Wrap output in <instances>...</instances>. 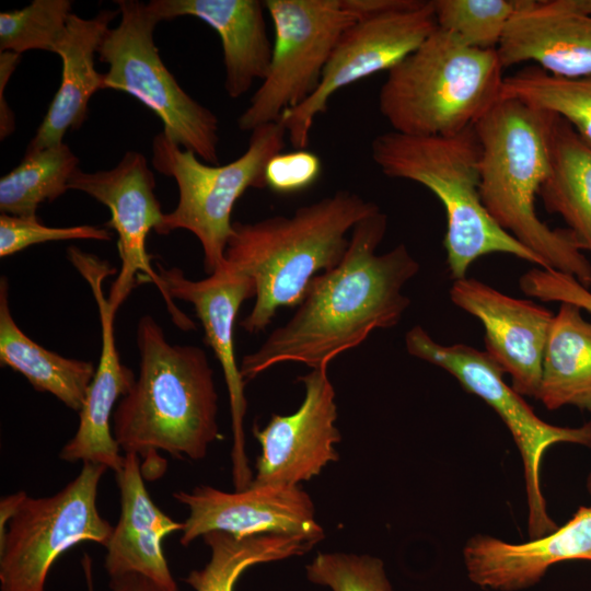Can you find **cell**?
I'll return each instance as SVG.
<instances>
[{
    "instance_id": "cell-1",
    "label": "cell",
    "mask_w": 591,
    "mask_h": 591,
    "mask_svg": "<svg viewBox=\"0 0 591 591\" xmlns=\"http://www.w3.org/2000/svg\"><path fill=\"white\" fill-rule=\"evenodd\" d=\"M387 228L381 210L351 230L340 263L312 279L288 322L240 366L244 381L282 362L316 368L358 347L375 329L395 326L410 305L404 286L419 271L405 244L376 254Z\"/></svg>"
},
{
    "instance_id": "cell-2",
    "label": "cell",
    "mask_w": 591,
    "mask_h": 591,
    "mask_svg": "<svg viewBox=\"0 0 591 591\" xmlns=\"http://www.w3.org/2000/svg\"><path fill=\"white\" fill-rule=\"evenodd\" d=\"M136 341L139 374L113 414L118 445L152 462L159 450L177 459H204L220 437L218 393L206 352L169 343L150 315L138 321Z\"/></svg>"
},
{
    "instance_id": "cell-3",
    "label": "cell",
    "mask_w": 591,
    "mask_h": 591,
    "mask_svg": "<svg viewBox=\"0 0 591 591\" xmlns=\"http://www.w3.org/2000/svg\"><path fill=\"white\" fill-rule=\"evenodd\" d=\"M555 115L512 97H500L474 128L482 147L480 197L495 222L540 256L546 269L591 286V262L569 229H551L535 199L551 170Z\"/></svg>"
},
{
    "instance_id": "cell-4",
    "label": "cell",
    "mask_w": 591,
    "mask_h": 591,
    "mask_svg": "<svg viewBox=\"0 0 591 591\" xmlns=\"http://www.w3.org/2000/svg\"><path fill=\"white\" fill-rule=\"evenodd\" d=\"M379 210L375 202L339 189L291 216L234 221L224 259L250 277L256 291L240 326L251 334L264 332L280 308L297 306L312 279L340 263L347 233Z\"/></svg>"
},
{
    "instance_id": "cell-5",
    "label": "cell",
    "mask_w": 591,
    "mask_h": 591,
    "mask_svg": "<svg viewBox=\"0 0 591 591\" xmlns=\"http://www.w3.org/2000/svg\"><path fill=\"white\" fill-rule=\"evenodd\" d=\"M371 158L387 177L418 183L444 207L443 245L451 278L463 279L479 257L502 253L546 269L543 259L500 228L480 197L482 147L474 126L448 136L376 135Z\"/></svg>"
},
{
    "instance_id": "cell-6",
    "label": "cell",
    "mask_w": 591,
    "mask_h": 591,
    "mask_svg": "<svg viewBox=\"0 0 591 591\" xmlns=\"http://www.w3.org/2000/svg\"><path fill=\"white\" fill-rule=\"evenodd\" d=\"M496 49L470 47L437 28L387 71L379 111L393 131L448 136L472 127L500 99Z\"/></svg>"
},
{
    "instance_id": "cell-7",
    "label": "cell",
    "mask_w": 591,
    "mask_h": 591,
    "mask_svg": "<svg viewBox=\"0 0 591 591\" xmlns=\"http://www.w3.org/2000/svg\"><path fill=\"white\" fill-rule=\"evenodd\" d=\"M287 131L274 121L251 131L246 150L224 165L208 164L194 152L173 143L161 131L152 140V165L173 177L178 189L176 207L164 213L155 228L160 235L187 230L201 244L208 275L225 262L224 253L232 235V210L248 188H266L268 161L282 152Z\"/></svg>"
},
{
    "instance_id": "cell-8",
    "label": "cell",
    "mask_w": 591,
    "mask_h": 591,
    "mask_svg": "<svg viewBox=\"0 0 591 591\" xmlns=\"http://www.w3.org/2000/svg\"><path fill=\"white\" fill-rule=\"evenodd\" d=\"M120 21L108 28L97 49L108 69L103 90L125 92L151 109L173 143L208 164L219 162V120L177 83L162 61L154 42L162 22L149 3L118 0Z\"/></svg>"
},
{
    "instance_id": "cell-9",
    "label": "cell",
    "mask_w": 591,
    "mask_h": 591,
    "mask_svg": "<svg viewBox=\"0 0 591 591\" xmlns=\"http://www.w3.org/2000/svg\"><path fill=\"white\" fill-rule=\"evenodd\" d=\"M408 354L452 376L468 393L480 397L501 418L512 434L524 468L528 500V526L531 540L555 531L541 487V466L548 448L556 443L591 447V420L580 427H560L542 420L511 385L505 371L488 356L465 344L442 345L420 325L405 335Z\"/></svg>"
},
{
    "instance_id": "cell-10",
    "label": "cell",
    "mask_w": 591,
    "mask_h": 591,
    "mask_svg": "<svg viewBox=\"0 0 591 591\" xmlns=\"http://www.w3.org/2000/svg\"><path fill=\"white\" fill-rule=\"evenodd\" d=\"M107 467L83 462L78 476L49 497L25 496L0 537V590L45 591L53 564L83 542L106 546L114 526L96 507Z\"/></svg>"
},
{
    "instance_id": "cell-11",
    "label": "cell",
    "mask_w": 591,
    "mask_h": 591,
    "mask_svg": "<svg viewBox=\"0 0 591 591\" xmlns=\"http://www.w3.org/2000/svg\"><path fill=\"white\" fill-rule=\"evenodd\" d=\"M274 27L266 78L237 118L243 131L278 121L317 89L331 54L357 19L343 0H265Z\"/></svg>"
},
{
    "instance_id": "cell-12",
    "label": "cell",
    "mask_w": 591,
    "mask_h": 591,
    "mask_svg": "<svg viewBox=\"0 0 591 591\" xmlns=\"http://www.w3.org/2000/svg\"><path fill=\"white\" fill-rule=\"evenodd\" d=\"M431 1L412 0L407 5L359 19L338 38L315 92L279 121L294 149H306L314 120L327 112L331 97L348 85L389 71L414 51L434 30Z\"/></svg>"
},
{
    "instance_id": "cell-13",
    "label": "cell",
    "mask_w": 591,
    "mask_h": 591,
    "mask_svg": "<svg viewBox=\"0 0 591 591\" xmlns=\"http://www.w3.org/2000/svg\"><path fill=\"white\" fill-rule=\"evenodd\" d=\"M69 189L80 190L106 206L111 219L105 223L118 235L120 269L108 300L118 308L140 282H151L162 294L172 322L182 331L195 329V323L166 293L147 252V237L161 222L163 212L154 193L155 179L146 157L127 151L109 170L84 172L78 169L69 181Z\"/></svg>"
},
{
    "instance_id": "cell-14",
    "label": "cell",
    "mask_w": 591,
    "mask_h": 591,
    "mask_svg": "<svg viewBox=\"0 0 591 591\" xmlns=\"http://www.w3.org/2000/svg\"><path fill=\"white\" fill-rule=\"evenodd\" d=\"M173 497L189 513L183 522L179 543L188 546L212 531L243 538L257 535L302 537L314 545L324 537L315 520L314 505L299 486L255 485L227 493L208 485Z\"/></svg>"
},
{
    "instance_id": "cell-15",
    "label": "cell",
    "mask_w": 591,
    "mask_h": 591,
    "mask_svg": "<svg viewBox=\"0 0 591 591\" xmlns=\"http://www.w3.org/2000/svg\"><path fill=\"white\" fill-rule=\"evenodd\" d=\"M157 271L171 299H179L194 306L205 332V341L222 368L232 419L233 483L235 490L244 489L253 479L244 450L245 381L235 357L234 323L243 302L255 298V285L227 262L200 280L188 279L181 268L164 267L160 263H157Z\"/></svg>"
},
{
    "instance_id": "cell-16",
    "label": "cell",
    "mask_w": 591,
    "mask_h": 591,
    "mask_svg": "<svg viewBox=\"0 0 591 591\" xmlns=\"http://www.w3.org/2000/svg\"><path fill=\"white\" fill-rule=\"evenodd\" d=\"M327 372L328 364H322L300 376V407L291 415H273L260 430L254 428L262 451L252 484L294 487L339 459L334 448L340 441L335 390Z\"/></svg>"
},
{
    "instance_id": "cell-17",
    "label": "cell",
    "mask_w": 591,
    "mask_h": 591,
    "mask_svg": "<svg viewBox=\"0 0 591 591\" xmlns=\"http://www.w3.org/2000/svg\"><path fill=\"white\" fill-rule=\"evenodd\" d=\"M69 262L91 288L100 315L102 347L94 376L79 412V426L74 436L63 445L59 457L67 462H92L105 465L116 473L124 455L111 431V417L116 402L132 387L136 376L120 361L116 347L114 318L117 310L104 294L103 282L116 273L106 260L71 245L67 250Z\"/></svg>"
},
{
    "instance_id": "cell-18",
    "label": "cell",
    "mask_w": 591,
    "mask_h": 591,
    "mask_svg": "<svg viewBox=\"0 0 591 591\" xmlns=\"http://www.w3.org/2000/svg\"><path fill=\"white\" fill-rule=\"evenodd\" d=\"M450 298L483 324L485 351L509 373L513 390L537 399L552 311L467 277L453 281Z\"/></svg>"
},
{
    "instance_id": "cell-19",
    "label": "cell",
    "mask_w": 591,
    "mask_h": 591,
    "mask_svg": "<svg viewBox=\"0 0 591 591\" xmlns=\"http://www.w3.org/2000/svg\"><path fill=\"white\" fill-rule=\"evenodd\" d=\"M567 560L591 561V507L581 506L564 525L529 542L477 534L463 547L470 580L498 591L534 586L551 566Z\"/></svg>"
},
{
    "instance_id": "cell-20",
    "label": "cell",
    "mask_w": 591,
    "mask_h": 591,
    "mask_svg": "<svg viewBox=\"0 0 591 591\" xmlns=\"http://www.w3.org/2000/svg\"><path fill=\"white\" fill-rule=\"evenodd\" d=\"M496 50L503 69L532 61L556 77H590L591 14L564 0H519Z\"/></svg>"
},
{
    "instance_id": "cell-21",
    "label": "cell",
    "mask_w": 591,
    "mask_h": 591,
    "mask_svg": "<svg viewBox=\"0 0 591 591\" xmlns=\"http://www.w3.org/2000/svg\"><path fill=\"white\" fill-rule=\"evenodd\" d=\"M120 493V515L106 544L105 569L109 576L139 573L169 591H178L162 543L183 530L151 500L140 467L139 455L125 453L115 473Z\"/></svg>"
},
{
    "instance_id": "cell-22",
    "label": "cell",
    "mask_w": 591,
    "mask_h": 591,
    "mask_svg": "<svg viewBox=\"0 0 591 591\" xmlns=\"http://www.w3.org/2000/svg\"><path fill=\"white\" fill-rule=\"evenodd\" d=\"M162 21L194 16L217 32L224 66V89L231 99L246 94L269 70L274 43L267 33L260 0H152Z\"/></svg>"
},
{
    "instance_id": "cell-23",
    "label": "cell",
    "mask_w": 591,
    "mask_h": 591,
    "mask_svg": "<svg viewBox=\"0 0 591 591\" xmlns=\"http://www.w3.org/2000/svg\"><path fill=\"white\" fill-rule=\"evenodd\" d=\"M117 14L118 10H103L94 18L84 19L71 13L55 49L62 62L60 86L26 152L62 143L69 129H79L85 121L89 101L97 90H103V74L95 69V55Z\"/></svg>"
},
{
    "instance_id": "cell-24",
    "label": "cell",
    "mask_w": 591,
    "mask_h": 591,
    "mask_svg": "<svg viewBox=\"0 0 591 591\" xmlns=\"http://www.w3.org/2000/svg\"><path fill=\"white\" fill-rule=\"evenodd\" d=\"M582 310L560 302L542 359L537 399L548 409L575 406L591 412V322Z\"/></svg>"
},
{
    "instance_id": "cell-25",
    "label": "cell",
    "mask_w": 591,
    "mask_h": 591,
    "mask_svg": "<svg viewBox=\"0 0 591 591\" xmlns=\"http://www.w3.org/2000/svg\"><path fill=\"white\" fill-rule=\"evenodd\" d=\"M0 362L21 373L38 392L50 393L80 412L95 373L90 361L67 358L44 348L16 324L9 305V287L0 279Z\"/></svg>"
},
{
    "instance_id": "cell-26",
    "label": "cell",
    "mask_w": 591,
    "mask_h": 591,
    "mask_svg": "<svg viewBox=\"0 0 591 591\" xmlns=\"http://www.w3.org/2000/svg\"><path fill=\"white\" fill-rule=\"evenodd\" d=\"M538 195L545 209L558 213L591 254V143L556 115L551 170Z\"/></svg>"
},
{
    "instance_id": "cell-27",
    "label": "cell",
    "mask_w": 591,
    "mask_h": 591,
    "mask_svg": "<svg viewBox=\"0 0 591 591\" xmlns=\"http://www.w3.org/2000/svg\"><path fill=\"white\" fill-rule=\"evenodd\" d=\"M202 538L210 547V560L184 579L195 591H234L237 579L250 567L302 555L314 546L302 537L276 534L239 538L212 531Z\"/></svg>"
},
{
    "instance_id": "cell-28",
    "label": "cell",
    "mask_w": 591,
    "mask_h": 591,
    "mask_svg": "<svg viewBox=\"0 0 591 591\" xmlns=\"http://www.w3.org/2000/svg\"><path fill=\"white\" fill-rule=\"evenodd\" d=\"M78 165V157L65 142L25 152L20 164L0 178L1 213L37 216L39 205L59 198L69 189Z\"/></svg>"
},
{
    "instance_id": "cell-29",
    "label": "cell",
    "mask_w": 591,
    "mask_h": 591,
    "mask_svg": "<svg viewBox=\"0 0 591 591\" xmlns=\"http://www.w3.org/2000/svg\"><path fill=\"white\" fill-rule=\"evenodd\" d=\"M500 97L555 114L591 143V76L566 79L531 66L505 77Z\"/></svg>"
},
{
    "instance_id": "cell-30",
    "label": "cell",
    "mask_w": 591,
    "mask_h": 591,
    "mask_svg": "<svg viewBox=\"0 0 591 591\" xmlns=\"http://www.w3.org/2000/svg\"><path fill=\"white\" fill-rule=\"evenodd\" d=\"M437 26L478 49H497L519 0H431Z\"/></svg>"
},
{
    "instance_id": "cell-31",
    "label": "cell",
    "mask_w": 591,
    "mask_h": 591,
    "mask_svg": "<svg viewBox=\"0 0 591 591\" xmlns=\"http://www.w3.org/2000/svg\"><path fill=\"white\" fill-rule=\"evenodd\" d=\"M69 0H33L21 10L0 13V53H55L71 15Z\"/></svg>"
},
{
    "instance_id": "cell-32",
    "label": "cell",
    "mask_w": 591,
    "mask_h": 591,
    "mask_svg": "<svg viewBox=\"0 0 591 591\" xmlns=\"http://www.w3.org/2000/svg\"><path fill=\"white\" fill-rule=\"evenodd\" d=\"M306 576L332 591H393L384 563L370 555L320 553L306 566Z\"/></svg>"
},
{
    "instance_id": "cell-33",
    "label": "cell",
    "mask_w": 591,
    "mask_h": 591,
    "mask_svg": "<svg viewBox=\"0 0 591 591\" xmlns=\"http://www.w3.org/2000/svg\"><path fill=\"white\" fill-rule=\"evenodd\" d=\"M112 233L96 225L47 227L37 216H0V257L16 254L28 246L46 242L68 240H94L107 242Z\"/></svg>"
},
{
    "instance_id": "cell-34",
    "label": "cell",
    "mask_w": 591,
    "mask_h": 591,
    "mask_svg": "<svg viewBox=\"0 0 591 591\" xmlns=\"http://www.w3.org/2000/svg\"><path fill=\"white\" fill-rule=\"evenodd\" d=\"M320 157L306 149L274 155L265 170L266 188L278 194H293L311 187L321 176Z\"/></svg>"
},
{
    "instance_id": "cell-35",
    "label": "cell",
    "mask_w": 591,
    "mask_h": 591,
    "mask_svg": "<svg viewBox=\"0 0 591 591\" xmlns=\"http://www.w3.org/2000/svg\"><path fill=\"white\" fill-rule=\"evenodd\" d=\"M521 290L544 302H568L591 313V291L572 276L564 273L533 268L520 279Z\"/></svg>"
},
{
    "instance_id": "cell-36",
    "label": "cell",
    "mask_w": 591,
    "mask_h": 591,
    "mask_svg": "<svg viewBox=\"0 0 591 591\" xmlns=\"http://www.w3.org/2000/svg\"><path fill=\"white\" fill-rule=\"evenodd\" d=\"M20 55L4 51L0 53V139L11 136L15 129V118L13 111L9 107L4 90L10 77L16 68Z\"/></svg>"
},
{
    "instance_id": "cell-37",
    "label": "cell",
    "mask_w": 591,
    "mask_h": 591,
    "mask_svg": "<svg viewBox=\"0 0 591 591\" xmlns=\"http://www.w3.org/2000/svg\"><path fill=\"white\" fill-rule=\"evenodd\" d=\"M412 0H343L344 7L357 19L382 14L407 5Z\"/></svg>"
},
{
    "instance_id": "cell-38",
    "label": "cell",
    "mask_w": 591,
    "mask_h": 591,
    "mask_svg": "<svg viewBox=\"0 0 591 591\" xmlns=\"http://www.w3.org/2000/svg\"><path fill=\"white\" fill-rule=\"evenodd\" d=\"M111 591H169L155 581L139 573H126L109 579Z\"/></svg>"
},
{
    "instance_id": "cell-39",
    "label": "cell",
    "mask_w": 591,
    "mask_h": 591,
    "mask_svg": "<svg viewBox=\"0 0 591 591\" xmlns=\"http://www.w3.org/2000/svg\"><path fill=\"white\" fill-rule=\"evenodd\" d=\"M26 496V493L20 490L5 496L0 501V537L4 535L9 521L16 512L20 503Z\"/></svg>"
},
{
    "instance_id": "cell-40",
    "label": "cell",
    "mask_w": 591,
    "mask_h": 591,
    "mask_svg": "<svg viewBox=\"0 0 591 591\" xmlns=\"http://www.w3.org/2000/svg\"><path fill=\"white\" fill-rule=\"evenodd\" d=\"M565 3L580 12L591 14V0H564Z\"/></svg>"
},
{
    "instance_id": "cell-41",
    "label": "cell",
    "mask_w": 591,
    "mask_h": 591,
    "mask_svg": "<svg viewBox=\"0 0 591 591\" xmlns=\"http://www.w3.org/2000/svg\"><path fill=\"white\" fill-rule=\"evenodd\" d=\"M587 490H588V493H589V495L591 497V471H590V473H589V475L587 477Z\"/></svg>"
}]
</instances>
